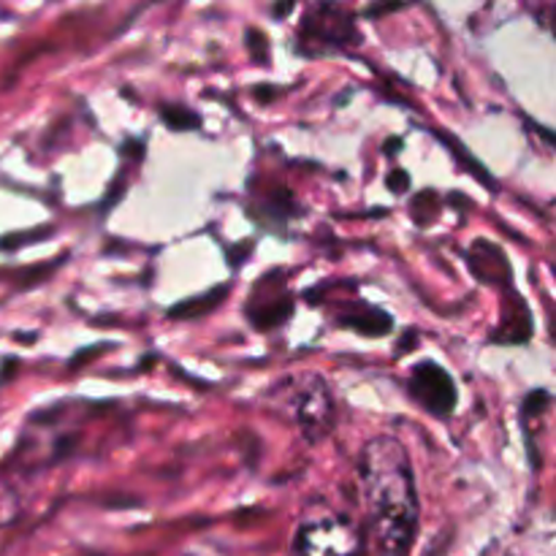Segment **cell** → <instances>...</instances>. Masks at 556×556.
I'll list each match as a JSON object with an SVG mask.
<instances>
[{"instance_id": "cell-1", "label": "cell", "mask_w": 556, "mask_h": 556, "mask_svg": "<svg viewBox=\"0 0 556 556\" xmlns=\"http://www.w3.org/2000/svg\"><path fill=\"white\" fill-rule=\"evenodd\" d=\"M362 489L372 556H410L418 538L421 505L410 454L394 434L367 440L358 454Z\"/></svg>"}, {"instance_id": "cell-2", "label": "cell", "mask_w": 556, "mask_h": 556, "mask_svg": "<svg viewBox=\"0 0 556 556\" xmlns=\"http://www.w3.org/2000/svg\"><path fill=\"white\" fill-rule=\"evenodd\" d=\"M275 407L286 413L307 443H320L337 427V402L320 375H291L269 391Z\"/></svg>"}, {"instance_id": "cell-3", "label": "cell", "mask_w": 556, "mask_h": 556, "mask_svg": "<svg viewBox=\"0 0 556 556\" xmlns=\"http://www.w3.org/2000/svg\"><path fill=\"white\" fill-rule=\"evenodd\" d=\"M291 556H367V535L351 516L320 510L299 525Z\"/></svg>"}, {"instance_id": "cell-4", "label": "cell", "mask_w": 556, "mask_h": 556, "mask_svg": "<svg viewBox=\"0 0 556 556\" xmlns=\"http://www.w3.org/2000/svg\"><path fill=\"white\" fill-rule=\"evenodd\" d=\"M362 41L356 16L337 3H318L304 11L296 33V52L304 58H329Z\"/></svg>"}, {"instance_id": "cell-5", "label": "cell", "mask_w": 556, "mask_h": 556, "mask_svg": "<svg viewBox=\"0 0 556 556\" xmlns=\"http://www.w3.org/2000/svg\"><path fill=\"white\" fill-rule=\"evenodd\" d=\"M405 389L407 396L421 410H427L432 418H440V421L454 416L456 405H459V391H456L454 378L438 362H418L407 375Z\"/></svg>"}, {"instance_id": "cell-6", "label": "cell", "mask_w": 556, "mask_h": 556, "mask_svg": "<svg viewBox=\"0 0 556 556\" xmlns=\"http://www.w3.org/2000/svg\"><path fill=\"white\" fill-rule=\"evenodd\" d=\"M244 315L258 331H271L293 315V293L277 275L261 277L255 291L248 296Z\"/></svg>"}, {"instance_id": "cell-7", "label": "cell", "mask_w": 556, "mask_h": 556, "mask_svg": "<svg viewBox=\"0 0 556 556\" xmlns=\"http://www.w3.org/2000/svg\"><path fill=\"white\" fill-rule=\"evenodd\" d=\"M337 324H340V329H351L364 337H383L391 334V329H394V318H391L386 309L372 307V304L367 302L348 304V307L337 315Z\"/></svg>"}, {"instance_id": "cell-8", "label": "cell", "mask_w": 556, "mask_h": 556, "mask_svg": "<svg viewBox=\"0 0 556 556\" xmlns=\"http://www.w3.org/2000/svg\"><path fill=\"white\" fill-rule=\"evenodd\" d=\"M476 250L478 253H483V258L470 250L472 271H476V275L481 277L486 286H492V282H497V286H508L510 266H508V258H505L503 250L494 248V244H486V242H476Z\"/></svg>"}, {"instance_id": "cell-9", "label": "cell", "mask_w": 556, "mask_h": 556, "mask_svg": "<svg viewBox=\"0 0 556 556\" xmlns=\"http://www.w3.org/2000/svg\"><path fill=\"white\" fill-rule=\"evenodd\" d=\"M226 293H228V286H220V288H215V291L201 293V296H195V299H188V302H179L177 307L168 313V318H201L206 309H215L217 304L223 302V296H226Z\"/></svg>"}, {"instance_id": "cell-10", "label": "cell", "mask_w": 556, "mask_h": 556, "mask_svg": "<svg viewBox=\"0 0 556 556\" xmlns=\"http://www.w3.org/2000/svg\"><path fill=\"white\" fill-rule=\"evenodd\" d=\"M161 119L174 130H193L201 125L199 114L190 112V109H185V106H174V103L161 106Z\"/></svg>"}, {"instance_id": "cell-11", "label": "cell", "mask_w": 556, "mask_h": 556, "mask_svg": "<svg viewBox=\"0 0 556 556\" xmlns=\"http://www.w3.org/2000/svg\"><path fill=\"white\" fill-rule=\"evenodd\" d=\"M407 185H410V177H407V172H394V177H389V188L396 190V193L407 190Z\"/></svg>"}, {"instance_id": "cell-12", "label": "cell", "mask_w": 556, "mask_h": 556, "mask_svg": "<svg viewBox=\"0 0 556 556\" xmlns=\"http://www.w3.org/2000/svg\"><path fill=\"white\" fill-rule=\"evenodd\" d=\"M291 9H293V5H280V9H271V11H275L277 16H286Z\"/></svg>"}]
</instances>
